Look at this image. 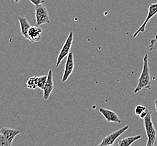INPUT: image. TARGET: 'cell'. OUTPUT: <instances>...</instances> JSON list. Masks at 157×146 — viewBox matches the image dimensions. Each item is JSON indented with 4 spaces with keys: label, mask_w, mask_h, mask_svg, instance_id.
Listing matches in <instances>:
<instances>
[{
    "label": "cell",
    "mask_w": 157,
    "mask_h": 146,
    "mask_svg": "<svg viewBox=\"0 0 157 146\" xmlns=\"http://www.w3.org/2000/svg\"><path fill=\"white\" fill-rule=\"evenodd\" d=\"M144 89L150 90L151 89V82L149 66V56L145 54L143 58V66L140 77L138 79L137 84L134 90V93H137Z\"/></svg>",
    "instance_id": "obj_1"
},
{
    "label": "cell",
    "mask_w": 157,
    "mask_h": 146,
    "mask_svg": "<svg viewBox=\"0 0 157 146\" xmlns=\"http://www.w3.org/2000/svg\"><path fill=\"white\" fill-rule=\"evenodd\" d=\"M152 112L149 110L144 120V126L147 137V146H153L157 138V130L155 128L151 120Z\"/></svg>",
    "instance_id": "obj_2"
},
{
    "label": "cell",
    "mask_w": 157,
    "mask_h": 146,
    "mask_svg": "<svg viewBox=\"0 0 157 146\" xmlns=\"http://www.w3.org/2000/svg\"><path fill=\"white\" fill-rule=\"evenodd\" d=\"M35 16L38 27H40L44 24L50 23L48 9L46 6L43 4L35 7Z\"/></svg>",
    "instance_id": "obj_3"
},
{
    "label": "cell",
    "mask_w": 157,
    "mask_h": 146,
    "mask_svg": "<svg viewBox=\"0 0 157 146\" xmlns=\"http://www.w3.org/2000/svg\"><path fill=\"white\" fill-rule=\"evenodd\" d=\"M73 37H74L73 33V32H71L65 41L64 44H63L59 52V54L57 58L56 64V67H58L59 65L60 64L62 61L63 60V59L66 56H67L70 53V50L72 47V43L73 41Z\"/></svg>",
    "instance_id": "obj_4"
},
{
    "label": "cell",
    "mask_w": 157,
    "mask_h": 146,
    "mask_svg": "<svg viewBox=\"0 0 157 146\" xmlns=\"http://www.w3.org/2000/svg\"><path fill=\"white\" fill-rule=\"evenodd\" d=\"M128 128L129 125H126L122 127L121 128L113 132L109 135L105 136V137H104V138L101 140V142L99 144L98 146H107L112 145L113 143L116 142L117 139H118L122 134H123Z\"/></svg>",
    "instance_id": "obj_5"
},
{
    "label": "cell",
    "mask_w": 157,
    "mask_h": 146,
    "mask_svg": "<svg viewBox=\"0 0 157 146\" xmlns=\"http://www.w3.org/2000/svg\"><path fill=\"white\" fill-rule=\"evenodd\" d=\"M157 14V3L155 4H150L148 9V13L147 15V17L145 20L144 21L143 24L139 28L134 34H133V38H136L140 33H144L145 31V28L147 23L150 19L154 17L155 15Z\"/></svg>",
    "instance_id": "obj_6"
},
{
    "label": "cell",
    "mask_w": 157,
    "mask_h": 146,
    "mask_svg": "<svg viewBox=\"0 0 157 146\" xmlns=\"http://www.w3.org/2000/svg\"><path fill=\"white\" fill-rule=\"evenodd\" d=\"M75 68V60L74 55L72 52H70L67 56V61L65 62L64 71L62 77V83H64L68 79L69 77L72 74V72Z\"/></svg>",
    "instance_id": "obj_7"
},
{
    "label": "cell",
    "mask_w": 157,
    "mask_h": 146,
    "mask_svg": "<svg viewBox=\"0 0 157 146\" xmlns=\"http://www.w3.org/2000/svg\"><path fill=\"white\" fill-rule=\"evenodd\" d=\"M99 111L105 118V119H106L107 122H115L118 124L122 122V120L119 115L113 111L102 107L99 108Z\"/></svg>",
    "instance_id": "obj_8"
},
{
    "label": "cell",
    "mask_w": 157,
    "mask_h": 146,
    "mask_svg": "<svg viewBox=\"0 0 157 146\" xmlns=\"http://www.w3.org/2000/svg\"><path fill=\"white\" fill-rule=\"evenodd\" d=\"M54 88V85L52 71L51 70H49V71L48 72V79L44 86V89L43 90L44 91L43 99H44L45 101H47L48 99H49Z\"/></svg>",
    "instance_id": "obj_9"
},
{
    "label": "cell",
    "mask_w": 157,
    "mask_h": 146,
    "mask_svg": "<svg viewBox=\"0 0 157 146\" xmlns=\"http://www.w3.org/2000/svg\"><path fill=\"white\" fill-rule=\"evenodd\" d=\"M42 29L40 27L32 25L28 32L29 41L32 43H37L40 42L42 39Z\"/></svg>",
    "instance_id": "obj_10"
},
{
    "label": "cell",
    "mask_w": 157,
    "mask_h": 146,
    "mask_svg": "<svg viewBox=\"0 0 157 146\" xmlns=\"http://www.w3.org/2000/svg\"><path fill=\"white\" fill-rule=\"evenodd\" d=\"M0 132L5 136V137L6 138L8 142L10 143L11 145L12 144V143L13 142L15 138L21 133V132L19 130L11 129L6 127H3L1 128Z\"/></svg>",
    "instance_id": "obj_11"
},
{
    "label": "cell",
    "mask_w": 157,
    "mask_h": 146,
    "mask_svg": "<svg viewBox=\"0 0 157 146\" xmlns=\"http://www.w3.org/2000/svg\"><path fill=\"white\" fill-rule=\"evenodd\" d=\"M17 19L20 24L21 34L23 36V37L25 39H27L29 41V38L28 35V32L32 25L27 19V18L25 17H17Z\"/></svg>",
    "instance_id": "obj_12"
},
{
    "label": "cell",
    "mask_w": 157,
    "mask_h": 146,
    "mask_svg": "<svg viewBox=\"0 0 157 146\" xmlns=\"http://www.w3.org/2000/svg\"><path fill=\"white\" fill-rule=\"evenodd\" d=\"M141 138V135L128 137L125 138L121 139L118 143V145L119 146H129Z\"/></svg>",
    "instance_id": "obj_13"
},
{
    "label": "cell",
    "mask_w": 157,
    "mask_h": 146,
    "mask_svg": "<svg viewBox=\"0 0 157 146\" xmlns=\"http://www.w3.org/2000/svg\"><path fill=\"white\" fill-rule=\"evenodd\" d=\"M38 77L34 76L28 79L26 83V87L29 89H34L38 87Z\"/></svg>",
    "instance_id": "obj_14"
},
{
    "label": "cell",
    "mask_w": 157,
    "mask_h": 146,
    "mask_svg": "<svg viewBox=\"0 0 157 146\" xmlns=\"http://www.w3.org/2000/svg\"><path fill=\"white\" fill-rule=\"evenodd\" d=\"M47 79H48V75H42L41 77H38V87L42 91H43L44 89Z\"/></svg>",
    "instance_id": "obj_15"
},
{
    "label": "cell",
    "mask_w": 157,
    "mask_h": 146,
    "mask_svg": "<svg viewBox=\"0 0 157 146\" xmlns=\"http://www.w3.org/2000/svg\"><path fill=\"white\" fill-rule=\"evenodd\" d=\"M147 48L150 51L157 52V35L155 36V37L154 39L150 40V45L147 47Z\"/></svg>",
    "instance_id": "obj_16"
},
{
    "label": "cell",
    "mask_w": 157,
    "mask_h": 146,
    "mask_svg": "<svg viewBox=\"0 0 157 146\" xmlns=\"http://www.w3.org/2000/svg\"><path fill=\"white\" fill-rule=\"evenodd\" d=\"M147 107L144 106L137 105L135 107V115L137 116H140L144 111H145L147 110Z\"/></svg>",
    "instance_id": "obj_17"
},
{
    "label": "cell",
    "mask_w": 157,
    "mask_h": 146,
    "mask_svg": "<svg viewBox=\"0 0 157 146\" xmlns=\"http://www.w3.org/2000/svg\"><path fill=\"white\" fill-rule=\"evenodd\" d=\"M11 146L10 143L8 142L5 136L0 132V146Z\"/></svg>",
    "instance_id": "obj_18"
},
{
    "label": "cell",
    "mask_w": 157,
    "mask_h": 146,
    "mask_svg": "<svg viewBox=\"0 0 157 146\" xmlns=\"http://www.w3.org/2000/svg\"><path fill=\"white\" fill-rule=\"evenodd\" d=\"M31 3L34 5L35 7L44 4V0H30Z\"/></svg>",
    "instance_id": "obj_19"
},
{
    "label": "cell",
    "mask_w": 157,
    "mask_h": 146,
    "mask_svg": "<svg viewBox=\"0 0 157 146\" xmlns=\"http://www.w3.org/2000/svg\"><path fill=\"white\" fill-rule=\"evenodd\" d=\"M150 110H149L148 109H147V110L145 111H144L141 115H140L139 116H140V118L141 119H144L145 118V116H147V113L149 112V111Z\"/></svg>",
    "instance_id": "obj_20"
},
{
    "label": "cell",
    "mask_w": 157,
    "mask_h": 146,
    "mask_svg": "<svg viewBox=\"0 0 157 146\" xmlns=\"http://www.w3.org/2000/svg\"><path fill=\"white\" fill-rule=\"evenodd\" d=\"M155 110H156L157 113V99L155 101Z\"/></svg>",
    "instance_id": "obj_21"
},
{
    "label": "cell",
    "mask_w": 157,
    "mask_h": 146,
    "mask_svg": "<svg viewBox=\"0 0 157 146\" xmlns=\"http://www.w3.org/2000/svg\"><path fill=\"white\" fill-rule=\"evenodd\" d=\"M14 2L16 3V4H17V3H19V1H21V0H14Z\"/></svg>",
    "instance_id": "obj_22"
}]
</instances>
